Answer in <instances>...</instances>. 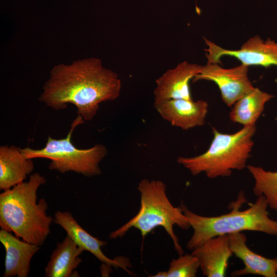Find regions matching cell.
Instances as JSON below:
<instances>
[{"mask_svg":"<svg viewBox=\"0 0 277 277\" xmlns=\"http://www.w3.org/2000/svg\"><path fill=\"white\" fill-rule=\"evenodd\" d=\"M121 87L115 72L104 67L100 59L90 57L54 66L39 100L56 110L72 104L78 115L90 121L101 103L118 98Z\"/></svg>","mask_w":277,"mask_h":277,"instance_id":"1","label":"cell"},{"mask_svg":"<svg viewBox=\"0 0 277 277\" xmlns=\"http://www.w3.org/2000/svg\"><path fill=\"white\" fill-rule=\"evenodd\" d=\"M45 177L37 172L0 194V227L13 232L23 240L42 246L50 233L54 219L48 215V204L41 199L37 202L38 188L46 183Z\"/></svg>","mask_w":277,"mask_h":277,"instance_id":"2","label":"cell"},{"mask_svg":"<svg viewBox=\"0 0 277 277\" xmlns=\"http://www.w3.org/2000/svg\"><path fill=\"white\" fill-rule=\"evenodd\" d=\"M245 202L243 194L232 206L230 212L216 216H205L197 214L184 205L183 212L187 217L193 233L186 247L192 250L207 240L214 236L228 235L244 231H252L277 236V221L269 216L268 203L264 195L258 196L250 207L240 210L241 204Z\"/></svg>","mask_w":277,"mask_h":277,"instance_id":"3","label":"cell"},{"mask_svg":"<svg viewBox=\"0 0 277 277\" xmlns=\"http://www.w3.org/2000/svg\"><path fill=\"white\" fill-rule=\"evenodd\" d=\"M137 190L141 195L138 212L128 222L111 232L110 239L122 238L132 228L138 229L144 239L156 227H162L172 240L179 254H184L173 226L176 225L183 230L191 227L181 206L174 207L169 201L166 185L161 180L144 179L138 184Z\"/></svg>","mask_w":277,"mask_h":277,"instance_id":"4","label":"cell"},{"mask_svg":"<svg viewBox=\"0 0 277 277\" xmlns=\"http://www.w3.org/2000/svg\"><path fill=\"white\" fill-rule=\"evenodd\" d=\"M212 129L213 137L204 153L191 157L180 156L177 163L193 175L204 172L210 179L229 176L232 170L245 168L254 144L255 126H243L232 134Z\"/></svg>","mask_w":277,"mask_h":277,"instance_id":"5","label":"cell"},{"mask_svg":"<svg viewBox=\"0 0 277 277\" xmlns=\"http://www.w3.org/2000/svg\"><path fill=\"white\" fill-rule=\"evenodd\" d=\"M84 121L81 115H77L65 138L55 139L48 136L43 148L21 149L23 154L27 159H49L51 162L49 168L62 173L74 171L88 177L100 175L102 171L99 164L108 153L106 146L98 144L88 149H78L71 142L74 129Z\"/></svg>","mask_w":277,"mask_h":277,"instance_id":"6","label":"cell"},{"mask_svg":"<svg viewBox=\"0 0 277 277\" xmlns=\"http://www.w3.org/2000/svg\"><path fill=\"white\" fill-rule=\"evenodd\" d=\"M204 41L207 47L205 49L207 64H220V60L223 56H230L248 67L277 66V42L270 38L264 41L259 36L255 35L248 39L238 50L223 48L205 38Z\"/></svg>","mask_w":277,"mask_h":277,"instance_id":"7","label":"cell"},{"mask_svg":"<svg viewBox=\"0 0 277 277\" xmlns=\"http://www.w3.org/2000/svg\"><path fill=\"white\" fill-rule=\"evenodd\" d=\"M248 66L241 64L231 68H224L219 64H207L193 78L212 81L218 86L223 102L231 107L254 87L248 76Z\"/></svg>","mask_w":277,"mask_h":277,"instance_id":"8","label":"cell"},{"mask_svg":"<svg viewBox=\"0 0 277 277\" xmlns=\"http://www.w3.org/2000/svg\"><path fill=\"white\" fill-rule=\"evenodd\" d=\"M154 107L172 126L187 130L205 124L208 105L203 100L172 99L154 102Z\"/></svg>","mask_w":277,"mask_h":277,"instance_id":"9","label":"cell"},{"mask_svg":"<svg viewBox=\"0 0 277 277\" xmlns=\"http://www.w3.org/2000/svg\"><path fill=\"white\" fill-rule=\"evenodd\" d=\"M54 222L62 227L69 236L79 247L91 253L98 260L109 267L121 268L130 273L128 267L129 261L125 258L111 259L103 252L101 248L107 242L94 237L83 229L69 211H57L54 213Z\"/></svg>","mask_w":277,"mask_h":277,"instance_id":"10","label":"cell"},{"mask_svg":"<svg viewBox=\"0 0 277 277\" xmlns=\"http://www.w3.org/2000/svg\"><path fill=\"white\" fill-rule=\"evenodd\" d=\"M202 66L184 61L166 71L155 80L154 102L172 99L192 100L189 82L200 72Z\"/></svg>","mask_w":277,"mask_h":277,"instance_id":"11","label":"cell"},{"mask_svg":"<svg viewBox=\"0 0 277 277\" xmlns=\"http://www.w3.org/2000/svg\"><path fill=\"white\" fill-rule=\"evenodd\" d=\"M200 268L207 277L226 276L228 261L232 255L228 235L210 238L192 250Z\"/></svg>","mask_w":277,"mask_h":277,"instance_id":"12","label":"cell"},{"mask_svg":"<svg viewBox=\"0 0 277 277\" xmlns=\"http://www.w3.org/2000/svg\"><path fill=\"white\" fill-rule=\"evenodd\" d=\"M0 241L5 248V271L3 277H27L30 272L32 257L41 249L39 246L31 244L1 229Z\"/></svg>","mask_w":277,"mask_h":277,"instance_id":"13","label":"cell"},{"mask_svg":"<svg viewBox=\"0 0 277 277\" xmlns=\"http://www.w3.org/2000/svg\"><path fill=\"white\" fill-rule=\"evenodd\" d=\"M230 247L236 257L243 263L244 267L232 272V276L253 274L264 277H277V265L275 259L265 258L252 251L247 245V238L242 232L228 235Z\"/></svg>","mask_w":277,"mask_h":277,"instance_id":"14","label":"cell"},{"mask_svg":"<svg viewBox=\"0 0 277 277\" xmlns=\"http://www.w3.org/2000/svg\"><path fill=\"white\" fill-rule=\"evenodd\" d=\"M34 169L32 159L14 146L0 147V190H6L22 183Z\"/></svg>","mask_w":277,"mask_h":277,"instance_id":"15","label":"cell"},{"mask_svg":"<svg viewBox=\"0 0 277 277\" xmlns=\"http://www.w3.org/2000/svg\"><path fill=\"white\" fill-rule=\"evenodd\" d=\"M84 250L69 236L58 243L45 269L46 277L73 276L74 270L82 262L79 256Z\"/></svg>","mask_w":277,"mask_h":277,"instance_id":"16","label":"cell"},{"mask_svg":"<svg viewBox=\"0 0 277 277\" xmlns=\"http://www.w3.org/2000/svg\"><path fill=\"white\" fill-rule=\"evenodd\" d=\"M273 97L272 95L254 88L233 104L229 113L231 121L243 126L255 125L265 105Z\"/></svg>","mask_w":277,"mask_h":277,"instance_id":"17","label":"cell"},{"mask_svg":"<svg viewBox=\"0 0 277 277\" xmlns=\"http://www.w3.org/2000/svg\"><path fill=\"white\" fill-rule=\"evenodd\" d=\"M255 183L253 193L256 196L264 195L268 207L277 211V171H266L261 167L247 166Z\"/></svg>","mask_w":277,"mask_h":277,"instance_id":"18","label":"cell"},{"mask_svg":"<svg viewBox=\"0 0 277 277\" xmlns=\"http://www.w3.org/2000/svg\"><path fill=\"white\" fill-rule=\"evenodd\" d=\"M199 268L200 262L195 255L183 254L170 262L167 277H194Z\"/></svg>","mask_w":277,"mask_h":277,"instance_id":"19","label":"cell"},{"mask_svg":"<svg viewBox=\"0 0 277 277\" xmlns=\"http://www.w3.org/2000/svg\"><path fill=\"white\" fill-rule=\"evenodd\" d=\"M152 277H167V271H160L154 275H151Z\"/></svg>","mask_w":277,"mask_h":277,"instance_id":"20","label":"cell"},{"mask_svg":"<svg viewBox=\"0 0 277 277\" xmlns=\"http://www.w3.org/2000/svg\"><path fill=\"white\" fill-rule=\"evenodd\" d=\"M274 259L275 260V261H276V265H277V256L276 258H275Z\"/></svg>","mask_w":277,"mask_h":277,"instance_id":"21","label":"cell"}]
</instances>
